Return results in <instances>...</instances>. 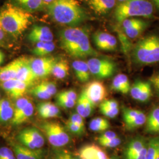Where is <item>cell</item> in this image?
<instances>
[{"mask_svg": "<svg viewBox=\"0 0 159 159\" xmlns=\"http://www.w3.org/2000/svg\"><path fill=\"white\" fill-rule=\"evenodd\" d=\"M116 31L117 32L118 37L120 42V46L121 50L126 55L129 54L133 49L132 44L130 41V39L125 35L124 31L120 27H116Z\"/></svg>", "mask_w": 159, "mask_h": 159, "instance_id": "32", "label": "cell"}, {"mask_svg": "<svg viewBox=\"0 0 159 159\" xmlns=\"http://www.w3.org/2000/svg\"><path fill=\"white\" fill-rule=\"evenodd\" d=\"M72 67L76 77L80 81L85 83L89 80L91 73L86 61L81 60H76L72 63Z\"/></svg>", "mask_w": 159, "mask_h": 159, "instance_id": "20", "label": "cell"}, {"mask_svg": "<svg viewBox=\"0 0 159 159\" xmlns=\"http://www.w3.org/2000/svg\"><path fill=\"white\" fill-rule=\"evenodd\" d=\"M34 110L33 104L31 102H30L17 117L12 119V124L13 125H19L23 124V123L25 122L33 115Z\"/></svg>", "mask_w": 159, "mask_h": 159, "instance_id": "30", "label": "cell"}, {"mask_svg": "<svg viewBox=\"0 0 159 159\" xmlns=\"http://www.w3.org/2000/svg\"><path fill=\"white\" fill-rule=\"evenodd\" d=\"M147 148H148V144L144 148H143L142 151L138 154H137L136 156L133 159H146V153H147Z\"/></svg>", "mask_w": 159, "mask_h": 159, "instance_id": "50", "label": "cell"}, {"mask_svg": "<svg viewBox=\"0 0 159 159\" xmlns=\"http://www.w3.org/2000/svg\"><path fill=\"white\" fill-rule=\"evenodd\" d=\"M155 159H159V148L158 151H157V154H156Z\"/></svg>", "mask_w": 159, "mask_h": 159, "instance_id": "57", "label": "cell"}, {"mask_svg": "<svg viewBox=\"0 0 159 159\" xmlns=\"http://www.w3.org/2000/svg\"><path fill=\"white\" fill-rule=\"evenodd\" d=\"M131 56L133 62L139 66L159 63V35L149 34L140 39L133 46Z\"/></svg>", "mask_w": 159, "mask_h": 159, "instance_id": "4", "label": "cell"}, {"mask_svg": "<svg viewBox=\"0 0 159 159\" xmlns=\"http://www.w3.org/2000/svg\"><path fill=\"white\" fill-rule=\"evenodd\" d=\"M77 155L79 159H108L106 153L94 144H86L80 148Z\"/></svg>", "mask_w": 159, "mask_h": 159, "instance_id": "15", "label": "cell"}, {"mask_svg": "<svg viewBox=\"0 0 159 159\" xmlns=\"http://www.w3.org/2000/svg\"><path fill=\"white\" fill-rule=\"evenodd\" d=\"M14 5L30 13L37 11L44 6L43 0H12Z\"/></svg>", "mask_w": 159, "mask_h": 159, "instance_id": "26", "label": "cell"}, {"mask_svg": "<svg viewBox=\"0 0 159 159\" xmlns=\"http://www.w3.org/2000/svg\"><path fill=\"white\" fill-rule=\"evenodd\" d=\"M39 85L44 88L52 96L55 95L57 93V86L56 83L54 82L44 81L40 83Z\"/></svg>", "mask_w": 159, "mask_h": 159, "instance_id": "40", "label": "cell"}, {"mask_svg": "<svg viewBox=\"0 0 159 159\" xmlns=\"http://www.w3.org/2000/svg\"><path fill=\"white\" fill-rule=\"evenodd\" d=\"M52 159H77L74 155L66 150H58L54 154Z\"/></svg>", "mask_w": 159, "mask_h": 159, "instance_id": "41", "label": "cell"}, {"mask_svg": "<svg viewBox=\"0 0 159 159\" xmlns=\"http://www.w3.org/2000/svg\"><path fill=\"white\" fill-rule=\"evenodd\" d=\"M77 113L83 118H87L91 116L94 108V105L87 97L84 91L80 94L76 102Z\"/></svg>", "mask_w": 159, "mask_h": 159, "instance_id": "18", "label": "cell"}, {"mask_svg": "<svg viewBox=\"0 0 159 159\" xmlns=\"http://www.w3.org/2000/svg\"><path fill=\"white\" fill-rule=\"evenodd\" d=\"M110 127V123L108 120L100 117L94 118L89 123V129L93 131H104L107 130Z\"/></svg>", "mask_w": 159, "mask_h": 159, "instance_id": "31", "label": "cell"}, {"mask_svg": "<svg viewBox=\"0 0 159 159\" xmlns=\"http://www.w3.org/2000/svg\"><path fill=\"white\" fill-rule=\"evenodd\" d=\"M116 1L119 2L120 3V2H125V1H129V0H116Z\"/></svg>", "mask_w": 159, "mask_h": 159, "instance_id": "59", "label": "cell"}, {"mask_svg": "<svg viewBox=\"0 0 159 159\" xmlns=\"http://www.w3.org/2000/svg\"></svg>", "mask_w": 159, "mask_h": 159, "instance_id": "60", "label": "cell"}, {"mask_svg": "<svg viewBox=\"0 0 159 159\" xmlns=\"http://www.w3.org/2000/svg\"><path fill=\"white\" fill-rule=\"evenodd\" d=\"M6 43H7V38H6V34L0 28V46H5Z\"/></svg>", "mask_w": 159, "mask_h": 159, "instance_id": "51", "label": "cell"}, {"mask_svg": "<svg viewBox=\"0 0 159 159\" xmlns=\"http://www.w3.org/2000/svg\"><path fill=\"white\" fill-rule=\"evenodd\" d=\"M4 58H5V55H4V54L3 53L2 51L0 50V65L2 64V63L4 62Z\"/></svg>", "mask_w": 159, "mask_h": 159, "instance_id": "53", "label": "cell"}, {"mask_svg": "<svg viewBox=\"0 0 159 159\" xmlns=\"http://www.w3.org/2000/svg\"><path fill=\"white\" fill-rule=\"evenodd\" d=\"M17 75L16 79L19 81L33 83L37 80L30 64V58L19 57L17 58Z\"/></svg>", "mask_w": 159, "mask_h": 159, "instance_id": "13", "label": "cell"}, {"mask_svg": "<svg viewBox=\"0 0 159 159\" xmlns=\"http://www.w3.org/2000/svg\"><path fill=\"white\" fill-rule=\"evenodd\" d=\"M40 127L45 133L49 143L54 147L61 148L70 142V136L62 125L56 122L47 121Z\"/></svg>", "mask_w": 159, "mask_h": 159, "instance_id": "6", "label": "cell"}, {"mask_svg": "<svg viewBox=\"0 0 159 159\" xmlns=\"http://www.w3.org/2000/svg\"><path fill=\"white\" fill-rule=\"evenodd\" d=\"M57 104L58 106L64 108H71L76 104V101L70 100L68 98L57 96L56 97Z\"/></svg>", "mask_w": 159, "mask_h": 159, "instance_id": "39", "label": "cell"}, {"mask_svg": "<svg viewBox=\"0 0 159 159\" xmlns=\"http://www.w3.org/2000/svg\"><path fill=\"white\" fill-rule=\"evenodd\" d=\"M100 111L102 115L110 119L115 118L119 113V109H111L102 103L100 105Z\"/></svg>", "mask_w": 159, "mask_h": 159, "instance_id": "38", "label": "cell"}, {"mask_svg": "<svg viewBox=\"0 0 159 159\" xmlns=\"http://www.w3.org/2000/svg\"><path fill=\"white\" fill-rule=\"evenodd\" d=\"M14 112V104L8 98L0 100V121L7 122L12 120Z\"/></svg>", "mask_w": 159, "mask_h": 159, "instance_id": "24", "label": "cell"}, {"mask_svg": "<svg viewBox=\"0 0 159 159\" xmlns=\"http://www.w3.org/2000/svg\"><path fill=\"white\" fill-rule=\"evenodd\" d=\"M37 110L43 119L57 117L60 115V111L57 106L51 102H41L38 104Z\"/></svg>", "mask_w": 159, "mask_h": 159, "instance_id": "21", "label": "cell"}, {"mask_svg": "<svg viewBox=\"0 0 159 159\" xmlns=\"http://www.w3.org/2000/svg\"><path fill=\"white\" fill-rule=\"evenodd\" d=\"M57 96L64 97L74 101H77V94L76 92L73 90H69L60 92L57 94Z\"/></svg>", "mask_w": 159, "mask_h": 159, "instance_id": "46", "label": "cell"}, {"mask_svg": "<svg viewBox=\"0 0 159 159\" xmlns=\"http://www.w3.org/2000/svg\"><path fill=\"white\" fill-rule=\"evenodd\" d=\"M154 6L148 0H129L120 2L116 7L114 17L120 24L126 19L143 17L152 18L153 16Z\"/></svg>", "mask_w": 159, "mask_h": 159, "instance_id": "5", "label": "cell"}, {"mask_svg": "<svg viewBox=\"0 0 159 159\" xmlns=\"http://www.w3.org/2000/svg\"><path fill=\"white\" fill-rule=\"evenodd\" d=\"M148 25L149 23L148 21L141 19L140 21L133 27L122 30L130 39H135L148 29Z\"/></svg>", "mask_w": 159, "mask_h": 159, "instance_id": "28", "label": "cell"}, {"mask_svg": "<svg viewBox=\"0 0 159 159\" xmlns=\"http://www.w3.org/2000/svg\"><path fill=\"white\" fill-rule=\"evenodd\" d=\"M70 66L67 60L64 58L57 60L54 64L51 74L57 79H63L67 77L69 74Z\"/></svg>", "mask_w": 159, "mask_h": 159, "instance_id": "25", "label": "cell"}, {"mask_svg": "<svg viewBox=\"0 0 159 159\" xmlns=\"http://www.w3.org/2000/svg\"><path fill=\"white\" fill-rule=\"evenodd\" d=\"M111 89L114 91L126 94L130 91V83L128 77L125 74L117 75L112 81Z\"/></svg>", "mask_w": 159, "mask_h": 159, "instance_id": "23", "label": "cell"}, {"mask_svg": "<svg viewBox=\"0 0 159 159\" xmlns=\"http://www.w3.org/2000/svg\"><path fill=\"white\" fill-rule=\"evenodd\" d=\"M14 151L17 159H41L42 157L40 150H31L21 144H15Z\"/></svg>", "mask_w": 159, "mask_h": 159, "instance_id": "22", "label": "cell"}, {"mask_svg": "<svg viewBox=\"0 0 159 159\" xmlns=\"http://www.w3.org/2000/svg\"><path fill=\"white\" fill-rule=\"evenodd\" d=\"M66 126L68 130L72 134L77 136H81L85 133V129H83L79 126L74 125L70 121H67L66 123Z\"/></svg>", "mask_w": 159, "mask_h": 159, "instance_id": "42", "label": "cell"}, {"mask_svg": "<svg viewBox=\"0 0 159 159\" xmlns=\"http://www.w3.org/2000/svg\"><path fill=\"white\" fill-rule=\"evenodd\" d=\"M122 113L125 127L128 130H134L146 124L147 117L140 110L124 107Z\"/></svg>", "mask_w": 159, "mask_h": 159, "instance_id": "10", "label": "cell"}, {"mask_svg": "<svg viewBox=\"0 0 159 159\" xmlns=\"http://www.w3.org/2000/svg\"><path fill=\"white\" fill-rule=\"evenodd\" d=\"M117 137V136L116 134V133L113 131H106L105 132H104L100 136L98 137L97 140H98V142H100L112 139H114Z\"/></svg>", "mask_w": 159, "mask_h": 159, "instance_id": "47", "label": "cell"}, {"mask_svg": "<svg viewBox=\"0 0 159 159\" xmlns=\"http://www.w3.org/2000/svg\"><path fill=\"white\" fill-rule=\"evenodd\" d=\"M33 18L30 12L13 4L8 3L0 8V28L14 37L27 30Z\"/></svg>", "mask_w": 159, "mask_h": 159, "instance_id": "3", "label": "cell"}, {"mask_svg": "<svg viewBox=\"0 0 159 159\" xmlns=\"http://www.w3.org/2000/svg\"><path fill=\"white\" fill-rule=\"evenodd\" d=\"M17 70V59L4 67L0 68V83L11 80L16 79Z\"/></svg>", "mask_w": 159, "mask_h": 159, "instance_id": "27", "label": "cell"}, {"mask_svg": "<svg viewBox=\"0 0 159 159\" xmlns=\"http://www.w3.org/2000/svg\"><path fill=\"white\" fill-rule=\"evenodd\" d=\"M61 48L69 56L76 59L96 57L98 54L91 46L88 31L78 27H70L59 32Z\"/></svg>", "mask_w": 159, "mask_h": 159, "instance_id": "1", "label": "cell"}, {"mask_svg": "<svg viewBox=\"0 0 159 159\" xmlns=\"http://www.w3.org/2000/svg\"><path fill=\"white\" fill-rule=\"evenodd\" d=\"M83 91L94 106L102 102L107 96V89L104 83L100 81H93L85 85Z\"/></svg>", "mask_w": 159, "mask_h": 159, "instance_id": "12", "label": "cell"}, {"mask_svg": "<svg viewBox=\"0 0 159 159\" xmlns=\"http://www.w3.org/2000/svg\"><path fill=\"white\" fill-rule=\"evenodd\" d=\"M57 58L52 57L30 58V64L37 79H43L51 74Z\"/></svg>", "mask_w": 159, "mask_h": 159, "instance_id": "9", "label": "cell"}, {"mask_svg": "<svg viewBox=\"0 0 159 159\" xmlns=\"http://www.w3.org/2000/svg\"><path fill=\"white\" fill-rule=\"evenodd\" d=\"M30 102L29 98L27 97H21L18 99H17L16 104H14V116L13 117H16L20 113L25 107Z\"/></svg>", "mask_w": 159, "mask_h": 159, "instance_id": "36", "label": "cell"}, {"mask_svg": "<svg viewBox=\"0 0 159 159\" xmlns=\"http://www.w3.org/2000/svg\"><path fill=\"white\" fill-rule=\"evenodd\" d=\"M152 84L154 85L156 90L158 93V94L159 95V83H154Z\"/></svg>", "mask_w": 159, "mask_h": 159, "instance_id": "56", "label": "cell"}, {"mask_svg": "<svg viewBox=\"0 0 159 159\" xmlns=\"http://www.w3.org/2000/svg\"><path fill=\"white\" fill-rule=\"evenodd\" d=\"M152 96V89L151 83L149 81H146L143 89L142 93L140 97L139 102H146L149 100L150 97Z\"/></svg>", "mask_w": 159, "mask_h": 159, "instance_id": "37", "label": "cell"}, {"mask_svg": "<svg viewBox=\"0 0 159 159\" xmlns=\"http://www.w3.org/2000/svg\"><path fill=\"white\" fill-rule=\"evenodd\" d=\"M33 84V83H31L13 79L1 83L0 86L11 98L17 100L23 97Z\"/></svg>", "mask_w": 159, "mask_h": 159, "instance_id": "11", "label": "cell"}, {"mask_svg": "<svg viewBox=\"0 0 159 159\" xmlns=\"http://www.w3.org/2000/svg\"><path fill=\"white\" fill-rule=\"evenodd\" d=\"M13 154L12 151L8 148L3 147L0 148V159H7Z\"/></svg>", "mask_w": 159, "mask_h": 159, "instance_id": "48", "label": "cell"}, {"mask_svg": "<svg viewBox=\"0 0 159 159\" xmlns=\"http://www.w3.org/2000/svg\"><path fill=\"white\" fill-rule=\"evenodd\" d=\"M152 1H153V6H155L159 11V0H152Z\"/></svg>", "mask_w": 159, "mask_h": 159, "instance_id": "55", "label": "cell"}, {"mask_svg": "<svg viewBox=\"0 0 159 159\" xmlns=\"http://www.w3.org/2000/svg\"><path fill=\"white\" fill-rule=\"evenodd\" d=\"M17 139L24 146L31 150L39 149L44 145V138L40 131L35 127H29L21 131Z\"/></svg>", "mask_w": 159, "mask_h": 159, "instance_id": "8", "label": "cell"}, {"mask_svg": "<svg viewBox=\"0 0 159 159\" xmlns=\"http://www.w3.org/2000/svg\"><path fill=\"white\" fill-rule=\"evenodd\" d=\"M68 120L74 123V125L79 126L80 127L85 129V125L83 118L77 113L72 114Z\"/></svg>", "mask_w": 159, "mask_h": 159, "instance_id": "43", "label": "cell"}, {"mask_svg": "<svg viewBox=\"0 0 159 159\" xmlns=\"http://www.w3.org/2000/svg\"><path fill=\"white\" fill-rule=\"evenodd\" d=\"M121 142V139H120L119 137H115L112 139H110L108 140H105V141H102L100 142L99 144L102 146L103 147L107 148H114L120 144Z\"/></svg>", "mask_w": 159, "mask_h": 159, "instance_id": "44", "label": "cell"}, {"mask_svg": "<svg viewBox=\"0 0 159 159\" xmlns=\"http://www.w3.org/2000/svg\"><path fill=\"white\" fill-rule=\"evenodd\" d=\"M28 39L35 44L40 42H51L54 39V35L48 27L35 25L29 32Z\"/></svg>", "mask_w": 159, "mask_h": 159, "instance_id": "14", "label": "cell"}, {"mask_svg": "<svg viewBox=\"0 0 159 159\" xmlns=\"http://www.w3.org/2000/svg\"><path fill=\"white\" fill-rule=\"evenodd\" d=\"M159 148V137L150 140L148 144L146 159H155Z\"/></svg>", "mask_w": 159, "mask_h": 159, "instance_id": "33", "label": "cell"}, {"mask_svg": "<svg viewBox=\"0 0 159 159\" xmlns=\"http://www.w3.org/2000/svg\"><path fill=\"white\" fill-rule=\"evenodd\" d=\"M48 14L60 24L75 27L88 18V15L77 0H55L47 6Z\"/></svg>", "mask_w": 159, "mask_h": 159, "instance_id": "2", "label": "cell"}, {"mask_svg": "<svg viewBox=\"0 0 159 159\" xmlns=\"http://www.w3.org/2000/svg\"><path fill=\"white\" fill-rule=\"evenodd\" d=\"M150 83H159V71L156 73V74H153L150 78Z\"/></svg>", "mask_w": 159, "mask_h": 159, "instance_id": "52", "label": "cell"}, {"mask_svg": "<svg viewBox=\"0 0 159 159\" xmlns=\"http://www.w3.org/2000/svg\"><path fill=\"white\" fill-rule=\"evenodd\" d=\"M93 39L97 48L102 51H107L113 47L116 41V38L114 35L101 31L93 34Z\"/></svg>", "mask_w": 159, "mask_h": 159, "instance_id": "16", "label": "cell"}, {"mask_svg": "<svg viewBox=\"0 0 159 159\" xmlns=\"http://www.w3.org/2000/svg\"><path fill=\"white\" fill-rule=\"evenodd\" d=\"M102 104L111 109H119V104L117 101L114 99L104 100Z\"/></svg>", "mask_w": 159, "mask_h": 159, "instance_id": "49", "label": "cell"}, {"mask_svg": "<svg viewBox=\"0 0 159 159\" xmlns=\"http://www.w3.org/2000/svg\"><path fill=\"white\" fill-rule=\"evenodd\" d=\"M55 47L52 41L37 43L33 49V53L39 57H46L54 50Z\"/></svg>", "mask_w": 159, "mask_h": 159, "instance_id": "29", "label": "cell"}, {"mask_svg": "<svg viewBox=\"0 0 159 159\" xmlns=\"http://www.w3.org/2000/svg\"><path fill=\"white\" fill-rule=\"evenodd\" d=\"M145 130L150 134L159 133V119L151 124L146 125Z\"/></svg>", "mask_w": 159, "mask_h": 159, "instance_id": "45", "label": "cell"}, {"mask_svg": "<svg viewBox=\"0 0 159 159\" xmlns=\"http://www.w3.org/2000/svg\"><path fill=\"white\" fill-rule=\"evenodd\" d=\"M54 1H55V0H43V2L44 4V6L47 7V6L50 5Z\"/></svg>", "mask_w": 159, "mask_h": 159, "instance_id": "54", "label": "cell"}, {"mask_svg": "<svg viewBox=\"0 0 159 159\" xmlns=\"http://www.w3.org/2000/svg\"><path fill=\"white\" fill-rule=\"evenodd\" d=\"M31 93L33 96L41 100H48L52 97L44 88H43L39 84L34 86L31 90Z\"/></svg>", "mask_w": 159, "mask_h": 159, "instance_id": "35", "label": "cell"}, {"mask_svg": "<svg viewBox=\"0 0 159 159\" xmlns=\"http://www.w3.org/2000/svg\"><path fill=\"white\" fill-rule=\"evenodd\" d=\"M7 159H17V158H16V157L13 154V155H12L11 156H10L9 158H8Z\"/></svg>", "mask_w": 159, "mask_h": 159, "instance_id": "58", "label": "cell"}, {"mask_svg": "<svg viewBox=\"0 0 159 159\" xmlns=\"http://www.w3.org/2000/svg\"><path fill=\"white\" fill-rule=\"evenodd\" d=\"M146 82V81H145L138 80H136L131 87L130 93L131 96L134 100L139 101L140 97L142 93Z\"/></svg>", "mask_w": 159, "mask_h": 159, "instance_id": "34", "label": "cell"}, {"mask_svg": "<svg viewBox=\"0 0 159 159\" xmlns=\"http://www.w3.org/2000/svg\"><path fill=\"white\" fill-rule=\"evenodd\" d=\"M91 10L98 16H104L116 6V0H85Z\"/></svg>", "mask_w": 159, "mask_h": 159, "instance_id": "17", "label": "cell"}, {"mask_svg": "<svg viewBox=\"0 0 159 159\" xmlns=\"http://www.w3.org/2000/svg\"><path fill=\"white\" fill-rule=\"evenodd\" d=\"M87 63L91 73L97 79H105L112 77L117 70L116 64L107 58L93 57Z\"/></svg>", "mask_w": 159, "mask_h": 159, "instance_id": "7", "label": "cell"}, {"mask_svg": "<svg viewBox=\"0 0 159 159\" xmlns=\"http://www.w3.org/2000/svg\"><path fill=\"white\" fill-rule=\"evenodd\" d=\"M147 145L144 139L137 136L131 139L125 148V159H133Z\"/></svg>", "mask_w": 159, "mask_h": 159, "instance_id": "19", "label": "cell"}]
</instances>
